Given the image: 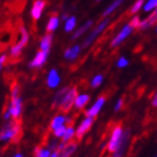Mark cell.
<instances>
[{
	"mask_svg": "<svg viewBox=\"0 0 157 157\" xmlns=\"http://www.w3.org/2000/svg\"><path fill=\"white\" fill-rule=\"evenodd\" d=\"M151 105L154 107V108H156L157 107V94L155 93L154 97H153V99H151Z\"/></svg>",
	"mask_w": 157,
	"mask_h": 157,
	"instance_id": "cell-36",
	"label": "cell"
},
{
	"mask_svg": "<svg viewBox=\"0 0 157 157\" xmlns=\"http://www.w3.org/2000/svg\"><path fill=\"white\" fill-rule=\"evenodd\" d=\"M76 24H78V20H76L75 16H69V18L65 20V24H64V30L66 33H71L75 29Z\"/></svg>",
	"mask_w": 157,
	"mask_h": 157,
	"instance_id": "cell-23",
	"label": "cell"
},
{
	"mask_svg": "<svg viewBox=\"0 0 157 157\" xmlns=\"http://www.w3.org/2000/svg\"><path fill=\"white\" fill-rule=\"evenodd\" d=\"M156 20H157V13L156 10L154 11H151V13L147 18H145L144 20H140V24H139V29L140 30H147L149 29L151 27H153L156 24Z\"/></svg>",
	"mask_w": 157,
	"mask_h": 157,
	"instance_id": "cell-12",
	"label": "cell"
},
{
	"mask_svg": "<svg viewBox=\"0 0 157 157\" xmlns=\"http://www.w3.org/2000/svg\"><path fill=\"white\" fill-rule=\"evenodd\" d=\"M129 139H130V131L129 130H124L121 126H116L113 129L111 130V134H110V137H109V140L107 141V151L109 153H115L117 149L122 146L124 143H129Z\"/></svg>",
	"mask_w": 157,
	"mask_h": 157,
	"instance_id": "cell-2",
	"label": "cell"
},
{
	"mask_svg": "<svg viewBox=\"0 0 157 157\" xmlns=\"http://www.w3.org/2000/svg\"><path fill=\"white\" fill-rule=\"evenodd\" d=\"M95 1H100V0H95Z\"/></svg>",
	"mask_w": 157,
	"mask_h": 157,
	"instance_id": "cell-41",
	"label": "cell"
},
{
	"mask_svg": "<svg viewBox=\"0 0 157 157\" xmlns=\"http://www.w3.org/2000/svg\"><path fill=\"white\" fill-rule=\"evenodd\" d=\"M19 86L18 85H13V90H11V98H10L9 107L7 109V111L10 113V117L13 120L19 119L21 113H23V99L20 97L19 93Z\"/></svg>",
	"mask_w": 157,
	"mask_h": 157,
	"instance_id": "cell-3",
	"label": "cell"
},
{
	"mask_svg": "<svg viewBox=\"0 0 157 157\" xmlns=\"http://www.w3.org/2000/svg\"><path fill=\"white\" fill-rule=\"evenodd\" d=\"M105 103V97H100V98H98L94 101V103L85 111V117H90L94 119V118L100 113V111L102 110Z\"/></svg>",
	"mask_w": 157,
	"mask_h": 157,
	"instance_id": "cell-8",
	"label": "cell"
},
{
	"mask_svg": "<svg viewBox=\"0 0 157 157\" xmlns=\"http://www.w3.org/2000/svg\"><path fill=\"white\" fill-rule=\"evenodd\" d=\"M124 2V0H113V1L105 8V11L102 13V16L105 17V18H108V16L112 15Z\"/></svg>",
	"mask_w": 157,
	"mask_h": 157,
	"instance_id": "cell-18",
	"label": "cell"
},
{
	"mask_svg": "<svg viewBox=\"0 0 157 157\" xmlns=\"http://www.w3.org/2000/svg\"><path fill=\"white\" fill-rule=\"evenodd\" d=\"M109 24H110V18H103V19H102L101 21H100V23H99L98 25L90 32L88 37L84 39L82 47H89L90 45H92L95 39L98 38V37L105 32V28L109 26Z\"/></svg>",
	"mask_w": 157,
	"mask_h": 157,
	"instance_id": "cell-5",
	"label": "cell"
},
{
	"mask_svg": "<svg viewBox=\"0 0 157 157\" xmlns=\"http://www.w3.org/2000/svg\"><path fill=\"white\" fill-rule=\"evenodd\" d=\"M20 134V124L16 120L6 124L0 130V143L7 144L16 140Z\"/></svg>",
	"mask_w": 157,
	"mask_h": 157,
	"instance_id": "cell-4",
	"label": "cell"
},
{
	"mask_svg": "<svg viewBox=\"0 0 157 157\" xmlns=\"http://www.w3.org/2000/svg\"><path fill=\"white\" fill-rule=\"evenodd\" d=\"M157 8V0H147V2L144 3L143 6V10L145 13H151L156 10Z\"/></svg>",
	"mask_w": 157,
	"mask_h": 157,
	"instance_id": "cell-26",
	"label": "cell"
},
{
	"mask_svg": "<svg viewBox=\"0 0 157 157\" xmlns=\"http://www.w3.org/2000/svg\"><path fill=\"white\" fill-rule=\"evenodd\" d=\"M59 26V18L57 16H52L49 17L48 21H47V25H46V30L48 33H53L55 32Z\"/></svg>",
	"mask_w": 157,
	"mask_h": 157,
	"instance_id": "cell-21",
	"label": "cell"
},
{
	"mask_svg": "<svg viewBox=\"0 0 157 157\" xmlns=\"http://www.w3.org/2000/svg\"><path fill=\"white\" fill-rule=\"evenodd\" d=\"M21 52H23V47H20L18 44H15L10 48V56L11 57H18L21 54Z\"/></svg>",
	"mask_w": 157,
	"mask_h": 157,
	"instance_id": "cell-29",
	"label": "cell"
},
{
	"mask_svg": "<svg viewBox=\"0 0 157 157\" xmlns=\"http://www.w3.org/2000/svg\"><path fill=\"white\" fill-rule=\"evenodd\" d=\"M6 61H7V55H6V54H1V55H0V71L2 70V67H3V65H5Z\"/></svg>",
	"mask_w": 157,
	"mask_h": 157,
	"instance_id": "cell-35",
	"label": "cell"
},
{
	"mask_svg": "<svg viewBox=\"0 0 157 157\" xmlns=\"http://www.w3.org/2000/svg\"><path fill=\"white\" fill-rule=\"evenodd\" d=\"M47 57H48L47 53L39 51V52H37L36 55L34 56V59L30 61L29 67L30 69H39V67H42L46 63V61H47Z\"/></svg>",
	"mask_w": 157,
	"mask_h": 157,
	"instance_id": "cell-11",
	"label": "cell"
},
{
	"mask_svg": "<svg viewBox=\"0 0 157 157\" xmlns=\"http://www.w3.org/2000/svg\"><path fill=\"white\" fill-rule=\"evenodd\" d=\"M67 18H69V15H66V13H64V15L62 16V19L63 20H66Z\"/></svg>",
	"mask_w": 157,
	"mask_h": 157,
	"instance_id": "cell-40",
	"label": "cell"
},
{
	"mask_svg": "<svg viewBox=\"0 0 157 157\" xmlns=\"http://www.w3.org/2000/svg\"><path fill=\"white\" fill-rule=\"evenodd\" d=\"M49 157H59V153L57 151H52Z\"/></svg>",
	"mask_w": 157,
	"mask_h": 157,
	"instance_id": "cell-38",
	"label": "cell"
},
{
	"mask_svg": "<svg viewBox=\"0 0 157 157\" xmlns=\"http://www.w3.org/2000/svg\"><path fill=\"white\" fill-rule=\"evenodd\" d=\"M155 157H157V156H155Z\"/></svg>",
	"mask_w": 157,
	"mask_h": 157,
	"instance_id": "cell-42",
	"label": "cell"
},
{
	"mask_svg": "<svg viewBox=\"0 0 157 157\" xmlns=\"http://www.w3.org/2000/svg\"><path fill=\"white\" fill-rule=\"evenodd\" d=\"M52 151L47 146H40L34 149V156L35 157H49Z\"/></svg>",
	"mask_w": 157,
	"mask_h": 157,
	"instance_id": "cell-24",
	"label": "cell"
},
{
	"mask_svg": "<svg viewBox=\"0 0 157 157\" xmlns=\"http://www.w3.org/2000/svg\"><path fill=\"white\" fill-rule=\"evenodd\" d=\"M57 145H59V141L54 139V140H51L47 145V147L51 149V151H56V148H57Z\"/></svg>",
	"mask_w": 157,
	"mask_h": 157,
	"instance_id": "cell-33",
	"label": "cell"
},
{
	"mask_svg": "<svg viewBox=\"0 0 157 157\" xmlns=\"http://www.w3.org/2000/svg\"><path fill=\"white\" fill-rule=\"evenodd\" d=\"M19 32H20V38L16 44H18L20 47L24 48V47L27 45L28 40H29V34H28V30H27L25 27H20Z\"/></svg>",
	"mask_w": 157,
	"mask_h": 157,
	"instance_id": "cell-22",
	"label": "cell"
},
{
	"mask_svg": "<svg viewBox=\"0 0 157 157\" xmlns=\"http://www.w3.org/2000/svg\"><path fill=\"white\" fill-rule=\"evenodd\" d=\"M128 64H129V61H128V59L127 57H124V56H120V57L117 59V63H116L117 67H119V69L127 67Z\"/></svg>",
	"mask_w": 157,
	"mask_h": 157,
	"instance_id": "cell-30",
	"label": "cell"
},
{
	"mask_svg": "<svg viewBox=\"0 0 157 157\" xmlns=\"http://www.w3.org/2000/svg\"><path fill=\"white\" fill-rule=\"evenodd\" d=\"M3 119L6 121H9V120H11V117H10V113L8 111H5V113H3Z\"/></svg>",
	"mask_w": 157,
	"mask_h": 157,
	"instance_id": "cell-37",
	"label": "cell"
},
{
	"mask_svg": "<svg viewBox=\"0 0 157 157\" xmlns=\"http://www.w3.org/2000/svg\"><path fill=\"white\" fill-rule=\"evenodd\" d=\"M144 3H145V0H136V1L132 3V6L130 7L129 13H130L131 15H136V13H139V11L143 9Z\"/></svg>",
	"mask_w": 157,
	"mask_h": 157,
	"instance_id": "cell-25",
	"label": "cell"
},
{
	"mask_svg": "<svg viewBox=\"0 0 157 157\" xmlns=\"http://www.w3.org/2000/svg\"><path fill=\"white\" fill-rule=\"evenodd\" d=\"M92 25H93V20L90 19V20H88V21H85L80 28H78V29L74 32V34H73V36H72V39H78V38H80L82 35H84L85 33H88V30L91 28Z\"/></svg>",
	"mask_w": 157,
	"mask_h": 157,
	"instance_id": "cell-19",
	"label": "cell"
},
{
	"mask_svg": "<svg viewBox=\"0 0 157 157\" xmlns=\"http://www.w3.org/2000/svg\"><path fill=\"white\" fill-rule=\"evenodd\" d=\"M128 24H129L134 29L135 28H138V27H139V24H140V18H139V16H137V15H136V16H132V18H131L130 21Z\"/></svg>",
	"mask_w": 157,
	"mask_h": 157,
	"instance_id": "cell-32",
	"label": "cell"
},
{
	"mask_svg": "<svg viewBox=\"0 0 157 157\" xmlns=\"http://www.w3.org/2000/svg\"><path fill=\"white\" fill-rule=\"evenodd\" d=\"M52 43H53V35L52 34H46L42 37L40 42H39V49L42 52H45L48 54L49 51H51V47H52Z\"/></svg>",
	"mask_w": 157,
	"mask_h": 157,
	"instance_id": "cell-15",
	"label": "cell"
},
{
	"mask_svg": "<svg viewBox=\"0 0 157 157\" xmlns=\"http://www.w3.org/2000/svg\"><path fill=\"white\" fill-rule=\"evenodd\" d=\"M74 138H75V128L73 126H66L65 131H64V134H63L62 138H61L62 141L66 144V143L72 141Z\"/></svg>",
	"mask_w": 157,
	"mask_h": 157,
	"instance_id": "cell-20",
	"label": "cell"
},
{
	"mask_svg": "<svg viewBox=\"0 0 157 157\" xmlns=\"http://www.w3.org/2000/svg\"><path fill=\"white\" fill-rule=\"evenodd\" d=\"M78 149V144L74 141H70L66 143L65 146L63 147V149L59 151V157H72L73 154Z\"/></svg>",
	"mask_w": 157,
	"mask_h": 157,
	"instance_id": "cell-16",
	"label": "cell"
},
{
	"mask_svg": "<svg viewBox=\"0 0 157 157\" xmlns=\"http://www.w3.org/2000/svg\"><path fill=\"white\" fill-rule=\"evenodd\" d=\"M93 122H94V119L90 117H85L81 120V122L78 124V126L75 128V138L78 139H82L85 135L88 134L90 129L93 126Z\"/></svg>",
	"mask_w": 157,
	"mask_h": 157,
	"instance_id": "cell-7",
	"label": "cell"
},
{
	"mask_svg": "<svg viewBox=\"0 0 157 157\" xmlns=\"http://www.w3.org/2000/svg\"><path fill=\"white\" fill-rule=\"evenodd\" d=\"M59 83H61V75L59 74V71L56 69H51L46 78V84L48 85V88L55 89L59 86Z\"/></svg>",
	"mask_w": 157,
	"mask_h": 157,
	"instance_id": "cell-10",
	"label": "cell"
},
{
	"mask_svg": "<svg viewBox=\"0 0 157 157\" xmlns=\"http://www.w3.org/2000/svg\"><path fill=\"white\" fill-rule=\"evenodd\" d=\"M122 105H124V100L122 99H118L117 102H116V105H115V108H113V110H115L116 112L119 111L121 108H122Z\"/></svg>",
	"mask_w": 157,
	"mask_h": 157,
	"instance_id": "cell-34",
	"label": "cell"
},
{
	"mask_svg": "<svg viewBox=\"0 0 157 157\" xmlns=\"http://www.w3.org/2000/svg\"><path fill=\"white\" fill-rule=\"evenodd\" d=\"M132 32H134V28H132L129 24L124 25L122 28L119 30V33L112 38L111 43H110V46H111L112 48H116V47H118L119 45H121V44L132 34Z\"/></svg>",
	"mask_w": 157,
	"mask_h": 157,
	"instance_id": "cell-6",
	"label": "cell"
},
{
	"mask_svg": "<svg viewBox=\"0 0 157 157\" xmlns=\"http://www.w3.org/2000/svg\"><path fill=\"white\" fill-rule=\"evenodd\" d=\"M128 144H129V143H124L119 149H117L115 153H112L111 157H124V154H126V151H127V148H128Z\"/></svg>",
	"mask_w": 157,
	"mask_h": 157,
	"instance_id": "cell-28",
	"label": "cell"
},
{
	"mask_svg": "<svg viewBox=\"0 0 157 157\" xmlns=\"http://www.w3.org/2000/svg\"><path fill=\"white\" fill-rule=\"evenodd\" d=\"M66 124H67V122H66V116L57 115L51 120L49 128H51V130L53 131L54 129H56V128H59V127H62V126H66Z\"/></svg>",
	"mask_w": 157,
	"mask_h": 157,
	"instance_id": "cell-17",
	"label": "cell"
},
{
	"mask_svg": "<svg viewBox=\"0 0 157 157\" xmlns=\"http://www.w3.org/2000/svg\"><path fill=\"white\" fill-rule=\"evenodd\" d=\"M103 80H105V78H103V75L102 74H97V75H94L93 78H92L91 82H90V84H91L92 88H99L100 85L103 83Z\"/></svg>",
	"mask_w": 157,
	"mask_h": 157,
	"instance_id": "cell-27",
	"label": "cell"
},
{
	"mask_svg": "<svg viewBox=\"0 0 157 157\" xmlns=\"http://www.w3.org/2000/svg\"><path fill=\"white\" fill-rule=\"evenodd\" d=\"M65 128H66V126H62V127L56 128V129L53 130V135H54L55 139H61V138H62L63 134H64V131H65Z\"/></svg>",
	"mask_w": 157,
	"mask_h": 157,
	"instance_id": "cell-31",
	"label": "cell"
},
{
	"mask_svg": "<svg viewBox=\"0 0 157 157\" xmlns=\"http://www.w3.org/2000/svg\"><path fill=\"white\" fill-rule=\"evenodd\" d=\"M78 94V89L75 86L61 89L54 97L53 105H54V107L59 108L62 111L69 112L73 108V103H74L75 97Z\"/></svg>",
	"mask_w": 157,
	"mask_h": 157,
	"instance_id": "cell-1",
	"label": "cell"
},
{
	"mask_svg": "<svg viewBox=\"0 0 157 157\" xmlns=\"http://www.w3.org/2000/svg\"><path fill=\"white\" fill-rule=\"evenodd\" d=\"M45 6H46L45 0H36L33 3L32 9H30V16H32V18L34 20L40 19V17H42L43 13H44V9H45Z\"/></svg>",
	"mask_w": 157,
	"mask_h": 157,
	"instance_id": "cell-9",
	"label": "cell"
},
{
	"mask_svg": "<svg viewBox=\"0 0 157 157\" xmlns=\"http://www.w3.org/2000/svg\"><path fill=\"white\" fill-rule=\"evenodd\" d=\"M81 49H82L81 45H78V44L71 46V47H69L64 52V57L67 61H75L78 57V55H80V53H81Z\"/></svg>",
	"mask_w": 157,
	"mask_h": 157,
	"instance_id": "cell-14",
	"label": "cell"
},
{
	"mask_svg": "<svg viewBox=\"0 0 157 157\" xmlns=\"http://www.w3.org/2000/svg\"><path fill=\"white\" fill-rule=\"evenodd\" d=\"M89 102H90V95L88 93H81V94H78L75 97L73 107L76 110H82V109H84L88 105Z\"/></svg>",
	"mask_w": 157,
	"mask_h": 157,
	"instance_id": "cell-13",
	"label": "cell"
},
{
	"mask_svg": "<svg viewBox=\"0 0 157 157\" xmlns=\"http://www.w3.org/2000/svg\"><path fill=\"white\" fill-rule=\"evenodd\" d=\"M13 157H24V154L23 153H16Z\"/></svg>",
	"mask_w": 157,
	"mask_h": 157,
	"instance_id": "cell-39",
	"label": "cell"
}]
</instances>
